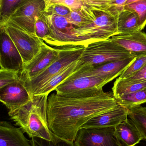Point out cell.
Segmentation results:
<instances>
[{
    "label": "cell",
    "instance_id": "1",
    "mask_svg": "<svg viewBox=\"0 0 146 146\" xmlns=\"http://www.w3.org/2000/svg\"><path fill=\"white\" fill-rule=\"evenodd\" d=\"M117 104L114 96L103 90L84 97H64L52 94L48 98L47 104L49 128L60 139L74 142L83 124Z\"/></svg>",
    "mask_w": 146,
    "mask_h": 146
},
{
    "label": "cell",
    "instance_id": "2",
    "mask_svg": "<svg viewBox=\"0 0 146 146\" xmlns=\"http://www.w3.org/2000/svg\"><path fill=\"white\" fill-rule=\"evenodd\" d=\"M48 95L33 96L27 104L12 112L10 119L30 138L39 137L54 141L58 138L50 130L47 117Z\"/></svg>",
    "mask_w": 146,
    "mask_h": 146
},
{
    "label": "cell",
    "instance_id": "3",
    "mask_svg": "<svg viewBox=\"0 0 146 146\" xmlns=\"http://www.w3.org/2000/svg\"><path fill=\"white\" fill-rule=\"evenodd\" d=\"M91 21L74 30V35L83 45L106 40L120 34L117 27V16L108 10H100L85 5Z\"/></svg>",
    "mask_w": 146,
    "mask_h": 146
},
{
    "label": "cell",
    "instance_id": "4",
    "mask_svg": "<svg viewBox=\"0 0 146 146\" xmlns=\"http://www.w3.org/2000/svg\"><path fill=\"white\" fill-rule=\"evenodd\" d=\"M90 68L84 65L79 71L72 75L55 89L60 96L79 97L89 96L103 90V87L110 82L108 79L91 75L88 72Z\"/></svg>",
    "mask_w": 146,
    "mask_h": 146
},
{
    "label": "cell",
    "instance_id": "5",
    "mask_svg": "<svg viewBox=\"0 0 146 146\" xmlns=\"http://www.w3.org/2000/svg\"><path fill=\"white\" fill-rule=\"evenodd\" d=\"M85 45L60 47V53L55 61L43 72L30 81L24 83L31 97L52 77L82 56Z\"/></svg>",
    "mask_w": 146,
    "mask_h": 146
},
{
    "label": "cell",
    "instance_id": "6",
    "mask_svg": "<svg viewBox=\"0 0 146 146\" xmlns=\"http://www.w3.org/2000/svg\"><path fill=\"white\" fill-rule=\"evenodd\" d=\"M133 56L128 51L110 38L87 45L81 59L85 65L93 68L107 62Z\"/></svg>",
    "mask_w": 146,
    "mask_h": 146
},
{
    "label": "cell",
    "instance_id": "7",
    "mask_svg": "<svg viewBox=\"0 0 146 146\" xmlns=\"http://www.w3.org/2000/svg\"><path fill=\"white\" fill-rule=\"evenodd\" d=\"M0 27L5 29L16 46L21 56L24 67L29 64L40 53L44 42L37 35L10 21H8Z\"/></svg>",
    "mask_w": 146,
    "mask_h": 146
},
{
    "label": "cell",
    "instance_id": "8",
    "mask_svg": "<svg viewBox=\"0 0 146 146\" xmlns=\"http://www.w3.org/2000/svg\"><path fill=\"white\" fill-rule=\"evenodd\" d=\"M50 30V34L45 42L56 47L68 45H84L74 35V27L66 17L45 12Z\"/></svg>",
    "mask_w": 146,
    "mask_h": 146
},
{
    "label": "cell",
    "instance_id": "9",
    "mask_svg": "<svg viewBox=\"0 0 146 146\" xmlns=\"http://www.w3.org/2000/svg\"><path fill=\"white\" fill-rule=\"evenodd\" d=\"M46 8L44 0H23L8 21H11L36 35V20L43 15Z\"/></svg>",
    "mask_w": 146,
    "mask_h": 146
},
{
    "label": "cell",
    "instance_id": "10",
    "mask_svg": "<svg viewBox=\"0 0 146 146\" xmlns=\"http://www.w3.org/2000/svg\"><path fill=\"white\" fill-rule=\"evenodd\" d=\"M115 127L80 129L75 139V146H121Z\"/></svg>",
    "mask_w": 146,
    "mask_h": 146
},
{
    "label": "cell",
    "instance_id": "11",
    "mask_svg": "<svg viewBox=\"0 0 146 146\" xmlns=\"http://www.w3.org/2000/svg\"><path fill=\"white\" fill-rule=\"evenodd\" d=\"M60 50V47L52 48L44 42L40 53L23 68L19 74L21 81L26 83L43 72L55 61Z\"/></svg>",
    "mask_w": 146,
    "mask_h": 146
},
{
    "label": "cell",
    "instance_id": "12",
    "mask_svg": "<svg viewBox=\"0 0 146 146\" xmlns=\"http://www.w3.org/2000/svg\"><path fill=\"white\" fill-rule=\"evenodd\" d=\"M33 98L21 80L0 89V100L7 108L9 112L15 111L27 104Z\"/></svg>",
    "mask_w": 146,
    "mask_h": 146
},
{
    "label": "cell",
    "instance_id": "13",
    "mask_svg": "<svg viewBox=\"0 0 146 146\" xmlns=\"http://www.w3.org/2000/svg\"><path fill=\"white\" fill-rule=\"evenodd\" d=\"M1 28V69L23 71L24 64L16 46L3 27Z\"/></svg>",
    "mask_w": 146,
    "mask_h": 146
},
{
    "label": "cell",
    "instance_id": "14",
    "mask_svg": "<svg viewBox=\"0 0 146 146\" xmlns=\"http://www.w3.org/2000/svg\"><path fill=\"white\" fill-rule=\"evenodd\" d=\"M128 115V109L118 104L112 109L91 118L81 128L115 127L127 119Z\"/></svg>",
    "mask_w": 146,
    "mask_h": 146
},
{
    "label": "cell",
    "instance_id": "15",
    "mask_svg": "<svg viewBox=\"0 0 146 146\" xmlns=\"http://www.w3.org/2000/svg\"><path fill=\"white\" fill-rule=\"evenodd\" d=\"M111 38L134 57L146 56V33L142 31L130 34H117Z\"/></svg>",
    "mask_w": 146,
    "mask_h": 146
},
{
    "label": "cell",
    "instance_id": "16",
    "mask_svg": "<svg viewBox=\"0 0 146 146\" xmlns=\"http://www.w3.org/2000/svg\"><path fill=\"white\" fill-rule=\"evenodd\" d=\"M135 57L133 56L124 60L107 62L95 67L90 68L88 72L92 75L107 78L110 82L120 76Z\"/></svg>",
    "mask_w": 146,
    "mask_h": 146
},
{
    "label": "cell",
    "instance_id": "17",
    "mask_svg": "<svg viewBox=\"0 0 146 146\" xmlns=\"http://www.w3.org/2000/svg\"><path fill=\"white\" fill-rule=\"evenodd\" d=\"M0 146H31L20 128L6 121L0 122Z\"/></svg>",
    "mask_w": 146,
    "mask_h": 146
},
{
    "label": "cell",
    "instance_id": "18",
    "mask_svg": "<svg viewBox=\"0 0 146 146\" xmlns=\"http://www.w3.org/2000/svg\"><path fill=\"white\" fill-rule=\"evenodd\" d=\"M115 134L121 146H135L144 140L136 126L127 119L115 127Z\"/></svg>",
    "mask_w": 146,
    "mask_h": 146
},
{
    "label": "cell",
    "instance_id": "19",
    "mask_svg": "<svg viewBox=\"0 0 146 146\" xmlns=\"http://www.w3.org/2000/svg\"><path fill=\"white\" fill-rule=\"evenodd\" d=\"M84 65V62L81 58L75 62L52 77L37 91L34 95H49L50 93L55 91L57 86L79 71Z\"/></svg>",
    "mask_w": 146,
    "mask_h": 146
},
{
    "label": "cell",
    "instance_id": "20",
    "mask_svg": "<svg viewBox=\"0 0 146 146\" xmlns=\"http://www.w3.org/2000/svg\"><path fill=\"white\" fill-rule=\"evenodd\" d=\"M117 27L120 34H128L140 31L137 14L123 9L117 15Z\"/></svg>",
    "mask_w": 146,
    "mask_h": 146
},
{
    "label": "cell",
    "instance_id": "21",
    "mask_svg": "<svg viewBox=\"0 0 146 146\" xmlns=\"http://www.w3.org/2000/svg\"><path fill=\"white\" fill-rule=\"evenodd\" d=\"M146 87V81L137 80L118 77L112 88L113 96L116 99L122 95L135 92Z\"/></svg>",
    "mask_w": 146,
    "mask_h": 146
},
{
    "label": "cell",
    "instance_id": "22",
    "mask_svg": "<svg viewBox=\"0 0 146 146\" xmlns=\"http://www.w3.org/2000/svg\"><path fill=\"white\" fill-rule=\"evenodd\" d=\"M117 103L129 109L146 103V87L135 92L122 95L116 99Z\"/></svg>",
    "mask_w": 146,
    "mask_h": 146
},
{
    "label": "cell",
    "instance_id": "23",
    "mask_svg": "<svg viewBox=\"0 0 146 146\" xmlns=\"http://www.w3.org/2000/svg\"><path fill=\"white\" fill-rule=\"evenodd\" d=\"M128 116L146 141V107L139 106L129 109Z\"/></svg>",
    "mask_w": 146,
    "mask_h": 146
},
{
    "label": "cell",
    "instance_id": "24",
    "mask_svg": "<svg viewBox=\"0 0 146 146\" xmlns=\"http://www.w3.org/2000/svg\"><path fill=\"white\" fill-rule=\"evenodd\" d=\"M23 0H0V26L7 22Z\"/></svg>",
    "mask_w": 146,
    "mask_h": 146
},
{
    "label": "cell",
    "instance_id": "25",
    "mask_svg": "<svg viewBox=\"0 0 146 146\" xmlns=\"http://www.w3.org/2000/svg\"><path fill=\"white\" fill-rule=\"evenodd\" d=\"M124 9L133 10L137 14L140 28L142 31L146 25V0H141L125 5Z\"/></svg>",
    "mask_w": 146,
    "mask_h": 146
},
{
    "label": "cell",
    "instance_id": "26",
    "mask_svg": "<svg viewBox=\"0 0 146 146\" xmlns=\"http://www.w3.org/2000/svg\"><path fill=\"white\" fill-rule=\"evenodd\" d=\"M146 63V56L135 57L133 62L123 71L119 78L127 79L138 72Z\"/></svg>",
    "mask_w": 146,
    "mask_h": 146
},
{
    "label": "cell",
    "instance_id": "27",
    "mask_svg": "<svg viewBox=\"0 0 146 146\" xmlns=\"http://www.w3.org/2000/svg\"><path fill=\"white\" fill-rule=\"evenodd\" d=\"M19 72L11 69L0 70V89L20 80Z\"/></svg>",
    "mask_w": 146,
    "mask_h": 146
},
{
    "label": "cell",
    "instance_id": "28",
    "mask_svg": "<svg viewBox=\"0 0 146 146\" xmlns=\"http://www.w3.org/2000/svg\"><path fill=\"white\" fill-rule=\"evenodd\" d=\"M35 30L36 35L44 42L49 36L50 30L44 14L36 20Z\"/></svg>",
    "mask_w": 146,
    "mask_h": 146
},
{
    "label": "cell",
    "instance_id": "29",
    "mask_svg": "<svg viewBox=\"0 0 146 146\" xmlns=\"http://www.w3.org/2000/svg\"><path fill=\"white\" fill-rule=\"evenodd\" d=\"M30 142L31 146H75L74 142H70L59 137L54 141L39 137H33L31 138Z\"/></svg>",
    "mask_w": 146,
    "mask_h": 146
},
{
    "label": "cell",
    "instance_id": "30",
    "mask_svg": "<svg viewBox=\"0 0 146 146\" xmlns=\"http://www.w3.org/2000/svg\"><path fill=\"white\" fill-rule=\"evenodd\" d=\"M52 4H62L67 7L71 11L80 10L84 6L83 0H51L49 6Z\"/></svg>",
    "mask_w": 146,
    "mask_h": 146
},
{
    "label": "cell",
    "instance_id": "31",
    "mask_svg": "<svg viewBox=\"0 0 146 146\" xmlns=\"http://www.w3.org/2000/svg\"><path fill=\"white\" fill-rule=\"evenodd\" d=\"M72 11L67 7L62 4H52L46 7L45 12L59 16H67Z\"/></svg>",
    "mask_w": 146,
    "mask_h": 146
},
{
    "label": "cell",
    "instance_id": "32",
    "mask_svg": "<svg viewBox=\"0 0 146 146\" xmlns=\"http://www.w3.org/2000/svg\"><path fill=\"white\" fill-rule=\"evenodd\" d=\"M128 0H113L110 4V7L108 11L115 16L124 9L125 3Z\"/></svg>",
    "mask_w": 146,
    "mask_h": 146
},
{
    "label": "cell",
    "instance_id": "33",
    "mask_svg": "<svg viewBox=\"0 0 146 146\" xmlns=\"http://www.w3.org/2000/svg\"><path fill=\"white\" fill-rule=\"evenodd\" d=\"M127 79L137 80L146 81V63L138 72Z\"/></svg>",
    "mask_w": 146,
    "mask_h": 146
},
{
    "label": "cell",
    "instance_id": "34",
    "mask_svg": "<svg viewBox=\"0 0 146 146\" xmlns=\"http://www.w3.org/2000/svg\"><path fill=\"white\" fill-rule=\"evenodd\" d=\"M141 1V0H128L127 1L126 3H125V5H127V4H129V3H132L134 2L137 1Z\"/></svg>",
    "mask_w": 146,
    "mask_h": 146
},
{
    "label": "cell",
    "instance_id": "35",
    "mask_svg": "<svg viewBox=\"0 0 146 146\" xmlns=\"http://www.w3.org/2000/svg\"><path fill=\"white\" fill-rule=\"evenodd\" d=\"M105 3H106V4H108V5H109L110 7V4L111 3V2L113 0H102Z\"/></svg>",
    "mask_w": 146,
    "mask_h": 146
},
{
    "label": "cell",
    "instance_id": "36",
    "mask_svg": "<svg viewBox=\"0 0 146 146\" xmlns=\"http://www.w3.org/2000/svg\"><path fill=\"white\" fill-rule=\"evenodd\" d=\"M45 2V4H46V7L49 6V4L50 3L51 1V0H44Z\"/></svg>",
    "mask_w": 146,
    "mask_h": 146
}]
</instances>
